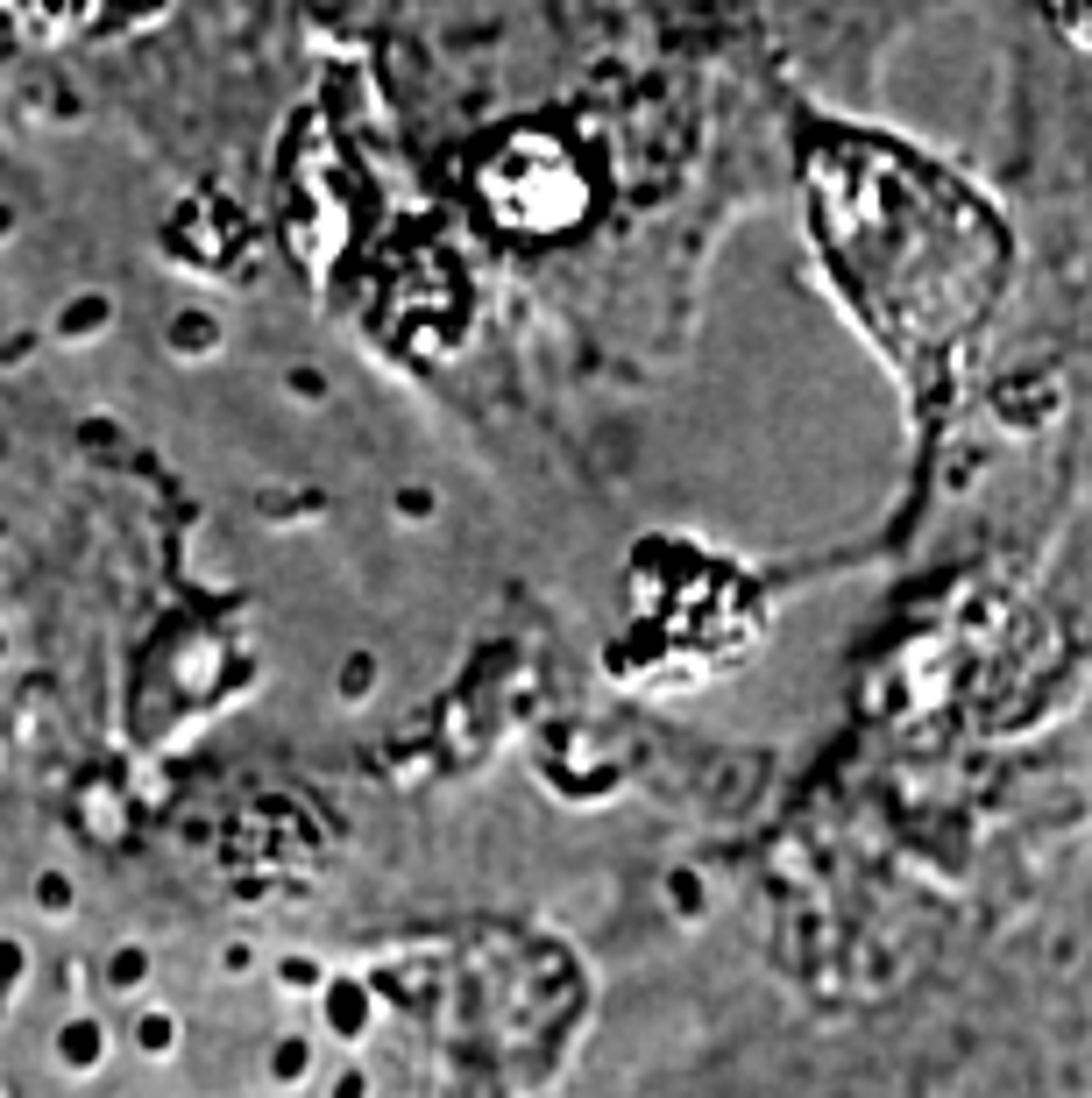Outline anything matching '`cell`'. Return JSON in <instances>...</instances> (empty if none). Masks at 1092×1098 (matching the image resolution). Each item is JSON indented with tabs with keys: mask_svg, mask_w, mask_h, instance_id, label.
Masks as SVG:
<instances>
[{
	"mask_svg": "<svg viewBox=\"0 0 1092 1098\" xmlns=\"http://www.w3.org/2000/svg\"><path fill=\"white\" fill-rule=\"evenodd\" d=\"M809 206L865 334L908 369V383L936 390L1008 277L993 206L922 149L873 128L809 135Z\"/></svg>",
	"mask_w": 1092,
	"mask_h": 1098,
	"instance_id": "cell-1",
	"label": "cell"
}]
</instances>
